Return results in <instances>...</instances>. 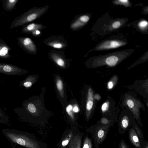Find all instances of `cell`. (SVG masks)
I'll return each instance as SVG.
<instances>
[{
    "mask_svg": "<svg viewBox=\"0 0 148 148\" xmlns=\"http://www.w3.org/2000/svg\"><path fill=\"white\" fill-rule=\"evenodd\" d=\"M73 107L71 105H69L66 108V112L68 115L72 119H74V116L72 112Z\"/></svg>",
    "mask_w": 148,
    "mask_h": 148,
    "instance_id": "21",
    "label": "cell"
},
{
    "mask_svg": "<svg viewBox=\"0 0 148 148\" xmlns=\"http://www.w3.org/2000/svg\"><path fill=\"white\" fill-rule=\"evenodd\" d=\"M3 7L5 10L11 11L14 10L18 0H3L2 1Z\"/></svg>",
    "mask_w": 148,
    "mask_h": 148,
    "instance_id": "9",
    "label": "cell"
},
{
    "mask_svg": "<svg viewBox=\"0 0 148 148\" xmlns=\"http://www.w3.org/2000/svg\"><path fill=\"white\" fill-rule=\"evenodd\" d=\"M141 148H148V142L147 141H145V143L142 145Z\"/></svg>",
    "mask_w": 148,
    "mask_h": 148,
    "instance_id": "33",
    "label": "cell"
},
{
    "mask_svg": "<svg viewBox=\"0 0 148 148\" xmlns=\"http://www.w3.org/2000/svg\"><path fill=\"white\" fill-rule=\"evenodd\" d=\"M42 25L39 24L32 23L23 28L22 32L24 33H28L42 28Z\"/></svg>",
    "mask_w": 148,
    "mask_h": 148,
    "instance_id": "11",
    "label": "cell"
},
{
    "mask_svg": "<svg viewBox=\"0 0 148 148\" xmlns=\"http://www.w3.org/2000/svg\"><path fill=\"white\" fill-rule=\"evenodd\" d=\"M27 71L16 66L5 63H0V73L8 75L21 76Z\"/></svg>",
    "mask_w": 148,
    "mask_h": 148,
    "instance_id": "4",
    "label": "cell"
},
{
    "mask_svg": "<svg viewBox=\"0 0 148 148\" xmlns=\"http://www.w3.org/2000/svg\"><path fill=\"white\" fill-rule=\"evenodd\" d=\"M51 57L52 59L59 66L62 67H65V61L59 54L55 52L52 53L51 54Z\"/></svg>",
    "mask_w": 148,
    "mask_h": 148,
    "instance_id": "12",
    "label": "cell"
},
{
    "mask_svg": "<svg viewBox=\"0 0 148 148\" xmlns=\"http://www.w3.org/2000/svg\"><path fill=\"white\" fill-rule=\"evenodd\" d=\"M118 148H131L129 145L123 139L120 141L118 145Z\"/></svg>",
    "mask_w": 148,
    "mask_h": 148,
    "instance_id": "22",
    "label": "cell"
},
{
    "mask_svg": "<svg viewBox=\"0 0 148 148\" xmlns=\"http://www.w3.org/2000/svg\"><path fill=\"white\" fill-rule=\"evenodd\" d=\"M94 105V99L93 97V91L89 88L88 93V99L86 104V109L89 112L92 109Z\"/></svg>",
    "mask_w": 148,
    "mask_h": 148,
    "instance_id": "13",
    "label": "cell"
},
{
    "mask_svg": "<svg viewBox=\"0 0 148 148\" xmlns=\"http://www.w3.org/2000/svg\"><path fill=\"white\" fill-rule=\"evenodd\" d=\"M83 148H93L92 141L88 137L85 138Z\"/></svg>",
    "mask_w": 148,
    "mask_h": 148,
    "instance_id": "18",
    "label": "cell"
},
{
    "mask_svg": "<svg viewBox=\"0 0 148 148\" xmlns=\"http://www.w3.org/2000/svg\"><path fill=\"white\" fill-rule=\"evenodd\" d=\"M127 104L130 108H133L134 106V103L133 101L130 99H129L127 101Z\"/></svg>",
    "mask_w": 148,
    "mask_h": 148,
    "instance_id": "28",
    "label": "cell"
},
{
    "mask_svg": "<svg viewBox=\"0 0 148 148\" xmlns=\"http://www.w3.org/2000/svg\"><path fill=\"white\" fill-rule=\"evenodd\" d=\"M109 103L108 102L104 103L101 107L102 110L103 112H105L108 109L109 107Z\"/></svg>",
    "mask_w": 148,
    "mask_h": 148,
    "instance_id": "26",
    "label": "cell"
},
{
    "mask_svg": "<svg viewBox=\"0 0 148 148\" xmlns=\"http://www.w3.org/2000/svg\"><path fill=\"white\" fill-rule=\"evenodd\" d=\"M73 112L76 113H77L79 112V109L78 107L77 106H76L73 108Z\"/></svg>",
    "mask_w": 148,
    "mask_h": 148,
    "instance_id": "34",
    "label": "cell"
},
{
    "mask_svg": "<svg viewBox=\"0 0 148 148\" xmlns=\"http://www.w3.org/2000/svg\"><path fill=\"white\" fill-rule=\"evenodd\" d=\"M109 122L108 120L105 118H102L101 121V124L104 125H110L109 124Z\"/></svg>",
    "mask_w": 148,
    "mask_h": 148,
    "instance_id": "29",
    "label": "cell"
},
{
    "mask_svg": "<svg viewBox=\"0 0 148 148\" xmlns=\"http://www.w3.org/2000/svg\"><path fill=\"white\" fill-rule=\"evenodd\" d=\"M118 3H121L125 6H128L129 4V1L127 0H120L117 1Z\"/></svg>",
    "mask_w": 148,
    "mask_h": 148,
    "instance_id": "30",
    "label": "cell"
},
{
    "mask_svg": "<svg viewBox=\"0 0 148 148\" xmlns=\"http://www.w3.org/2000/svg\"><path fill=\"white\" fill-rule=\"evenodd\" d=\"M0 15H1V14H0Z\"/></svg>",
    "mask_w": 148,
    "mask_h": 148,
    "instance_id": "37",
    "label": "cell"
},
{
    "mask_svg": "<svg viewBox=\"0 0 148 148\" xmlns=\"http://www.w3.org/2000/svg\"><path fill=\"white\" fill-rule=\"evenodd\" d=\"M11 48L3 40L0 39V58L7 59L12 57L9 52Z\"/></svg>",
    "mask_w": 148,
    "mask_h": 148,
    "instance_id": "7",
    "label": "cell"
},
{
    "mask_svg": "<svg viewBox=\"0 0 148 148\" xmlns=\"http://www.w3.org/2000/svg\"><path fill=\"white\" fill-rule=\"evenodd\" d=\"M79 19L82 22L85 23L89 21L90 18L88 16L84 15L80 17Z\"/></svg>",
    "mask_w": 148,
    "mask_h": 148,
    "instance_id": "24",
    "label": "cell"
},
{
    "mask_svg": "<svg viewBox=\"0 0 148 148\" xmlns=\"http://www.w3.org/2000/svg\"><path fill=\"white\" fill-rule=\"evenodd\" d=\"M48 45L56 49H61L65 46V44L63 42L56 40L49 42Z\"/></svg>",
    "mask_w": 148,
    "mask_h": 148,
    "instance_id": "14",
    "label": "cell"
},
{
    "mask_svg": "<svg viewBox=\"0 0 148 148\" xmlns=\"http://www.w3.org/2000/svg\"><path fill=\"white\" fill-rule=\"evenodd\" d=\"M2 132L12 146H21L26 148H40L38 143L27 132L9 128L3 129Z\"/></svg>",
    "mask_w": 148,
    "mask_h": 148,
    "instance_id": "1",
    "label": "cell"
},
{
    "mask_svg": "<svg viewBox=\"0 0 148 148\" xmlns=\"http://www.w3.org/2000/svg\"><path fill=\"white\" fill-rule=\"evenodd\" d=\"M121 25L120 22V21H117L114 22L112 24V26L114 28L117 29L120 27Z\"/></svg>",
    "mask_w": 148,
    "mask_h": 148,
    "instance_id": "27",
    "label": "cell"
},
{
    "mask_svg": "<svg viewBox=\"0 0 148 148\" xmlns=\"http://www.w3.org/2000/svg\"><path fill=\"white\" fill-rule=\"evenodd\" d=\"M16 147V146H15V145H13L12 147V148H15Z\"/></svg>",
    "mask_w": 148,
    "mask_h": 148,
    "instance_id": "36",
    "label": "cell"
},
{
    "mask_svg": "<svg viewBox=\"0 0 148 148\" xmlns=\"http://www.w3.org/2000/svg\"><path fill=\"white\" fill-rule=\"evenodd\" d=\"M48 7H44L40 8H33L15 19L12 23L10 28L13 29L23 25L38 18L44 14Z\"/></svg>",
    "mask_w": 148,
    "mask_h": 148,
    "instance_id": "2",
    "label": "cell"
},
{
    "mask_svg": "<svg viewBox=\"0 0 148 148\" xmlns=\"http://www.w3.org/2000/svg\"><path fill=\"white\" fill-rule=\"evenodd\" d=\"M0 118L5 121L9 123V118L6 114L0 107Z\"/></svg>",
    "mask_w": 148,
    "mask_h": 148,
    "instance_id": "20",
    "label": "cell"
},
{
    "mask_svg": "<svg viewBox=\"0 0 148 148\" xmlns=\"http://www.w3.org/2000/svg\"><path fill=\"white\" fill-rule=\"evenodd\" d=\"M124 42L116 41H108L104 42L97 48L98 50L108 49L116 48L125 45Z\"/></svg>",
    "mask_w": 148,
    "mask_h": 148,
    "instance_id": "6",
    "label": "cell"
},
{
    "mask_svg": "<svg viewBox=\"0 0 148 148\" xmlns=\"http://www.w3.org/2000/svg\"><path fill=\"white\" fill-rule=\"evenodd\" d=\"M56 83L57 89L59 92L61 96L63 98L64 93L63 81L60 79H58L56 80Z\"/></svg>",
    "mask_w": 148,
    "mask_h": 148,
    "instance_id": "17",
    "label": "cell"
},
{
    "mask_svg": "<svg viewBox=\"0 0 148 148\" xmlns=\"http://www.w3.org/2000/svg\"><path fill=\"white\" fill-rule=\"evenodd\" d=\"M148 26V22L146 21H142L139 24V27L141 29L145 28Z\"/></svg>",
    "mask_w": 148,
    "mask_h": 148,
    "instance_id": "25",
    "label": "cell"
},
{
    "mask_svg": "<svg viewBox=\"0 0 148 148\" xmlns=\"http://www.w3.org/2000/svg\"><path fill=\"white\" fill-rule=\"evenodd\" d=\"M17 40L19 45L27 52L32 54L36 53V46L30 38L26 37H20Z\"/></svg>",
    "mask_w": 148,
    "mask_h": 148,
    "instance_id": "5",
    "label": "cell"
},
{
    "mask_svg": "<svg viewBox=\"0 0 148 148\" xmlns=\"http://www.w3.org/2000/svg\"><path fill=\"white\" fill-rule=\"evenodd\" d=\"M72 134L71 133L62 142V145L63 147L66 146L69 143L72 137Z\"/></svg>",
    "mask_w": 148,
    "mask_h": 148,
    "instance_id": "23",
    "label": "cell"
},
{
    "mask_svg": "<svg viewBox=\"0 0 148 148\" xmlns=\"http://www.w3.org/2000/svg\"><path fill=\"white\" fill-rule=\"evenodd\" d=\"M111 126L102 124L94 126L91 128L92 134L95 148H99L106 139Z\"/></svg>",
    "mask_w": 148,
    "mask_h": 148,
    "instance_id": "3",
    "label": "cell"
},
{
    "mask_svg": "<svg viewBox=\"0 0 148 148\" xmlns=\"http://www.w3.org/2000/svg\"><path fill=\"white\" fill-rule=\"evenodd\" d=\"M32 34L34 36H36L40 34V32L39 30H37L33 32Z\"/></svg>",
    "mask_w": 148,
    "mask_h": 148,
    "instance_id": "31",
    "label": "cell"
},
{
    "mask_svg": "<svg viewBox=\"0 0 148 148\" xmlns=\"http://www.w3.org/2000/svg\"><path fill=\"white\" fill-rule=\"evenodd\" d=\"M108 88L110 89H112L113 88L114 85L113 82L112 81H109L108 84Z\"/></svg>",
    "mask_w": 148,
    "mask_h": 148,
    "instance_id": "32",
    "label": "cell"
},
{
    "mask_svg": "<svg viewBox=\"0 0 148 148\" xmlns=\"http://www.w3.org/2000/svg\"><path fill=\"white\" fill-rule=\"evenodd\" d=\"M81 137L77 135L71 138L69 142V148H81Z\"/></svg>",
    "mask_w": 148,
    "mask_h": 148,
    "instance_id": "10",
    "label": "cell"
},
{
    "mask_svg": "<svg viewBox=\"0 0 148 148\" xmlns=\"http://www.w3.org/2000/svg\"><path fill=\"white\" fill-rule=\"evenodd\" d=\"M0 124H8V123L5 121L0 118Z\"/></svg>",
    "mask_w": 148,
    "mask_h": 148,
    "instance_id": "35",
    "label": "cell"
},
{
    "mask_svg": "<svg viewBox=\"0 0 148 148\" xmlns=\"http://www.w3.org/2000/svg\"><path fill=\"white\" fill-rule=\"evenodd\" d=\"M128 131L129 139L132 144L136 148H141L139 138L134 129L132 127Z\"/></svg>",
    "mask_w": 148,
    "mask_h": 148,
    "instance_id": "8",
    "label": "cell"
},
{
    "mask_svg": "<svg viewBox=\"0 0 148 148\" xmlns=\"http://www.w3.org/2000/svg\"><path fill=\"white\" fill-rule=\"evenodd\" d=\"M132 127L134 129L138 135L141 145L144 144L145 143V141L144 140L143 135L141 129L138 127L137 124H133Z\"/></svg>",
    "mask_w": 148,
    "mask_h": 148,
    "instance_id": "15",
    "label": "cell"
},
{
    "mask_svg": "<svg viewBox=\"0 0 148 148\" xmlns=\"http://www.w3.org/2000/svg\"><path fill=\"white\" fill-rule=\"evenodd\" d=\"M84 24L79 19H77L71 25V28L73 29H77L84 25Z\"/></svg>",
    "mask_w": 148,
    "mask_h": 148,
    "instance_id": "19",
    "label": "cell"
},
{
    "mask_svg": "<svg viewBox=\"0 0 148 148\" xmlns=\"http://www.w3.org/2000/svg\"><path fill=\"white\" fill-rule=\"evenodd\" d=\"M118 61V57L115 56H112L108 57L106 59V63L110 66H114Z\"/></svg>",
    "mask_w": 148,
    "mask_h": 148,
    "instance_id": "16",
    "label": "cell"
}]
</instances>
